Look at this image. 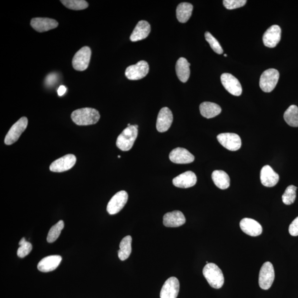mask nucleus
I'll return each instance as SVG.
<instances>
[{
  "label": "nucleus",
  "mask_w": 298,
  "mask_h": 298,
  "mask_svg": "<svg viewBox=\"0 0 298 298\" xmlns=\"http://www.w3.org/2000/svg\"><path fill=\"white\" fill-rule=\"evenodd\" d=\"M71 117L76 125L89 126L97 124L100 119V115L95 109L83 108L74 111Z\"/></svg>",
  "instance_id": "nucleus-1"
},
{
  "label": "nucleus",
  "mask_w": 298,
  "mask_h": 298,
  "mask_svg": "<svg viewBox=\"0 0 298 298\" xmlns=\"http://www.w3.org/2000/svg\"><path fill=\"white\" fill-rule=\"evenodd\" d=\"M203 274L212 288L219 289L223 287L224 283L223 272L215 263L207 264L203 269Z\"/></svg>",
  "instance_id": "nucleus-2"
},
{
  "label": "nucleus",
  "mask_w": 298,
  "mask_h": 298,
  "mask_svg": "<svg viewBox=\"0 0 298 298\" xmlns=\"http://www.w3.org/2000/svg\"><path fill=\"white\" fill-rule=\"evenodd\" d=\"M138 126L137 125L126 128L117 138L116 142L117 147L124 151L130 150L138 136Z\"/></svg>",
  "instance_id": "nucleus-3"
},
{
  "label": "nucleus",
  "mask_w": 298,
  "mask_h": 298,
  "mask_svg": "<svg viewBox=\"0 0 298 298\" xmlns=\"http://www.w3.org/2000/svg\"><path fill=\"white\" fill-rule=\"evenodd\" d=\"M280 73L274 69H269L262 73L259 80V86L264 92H271L276 87Z\"/></svg>",
  "instance_id": "nucleus-4"
},
{
  "label": "nucleus",
  "mask_w": 298,
  "mask_h": 298,
  "mask_svg": "<svg viewBox=\"0 0 298 298\" xmlns=\"http://www.w3.org/2000/svg\"><path fill=\"white\" fill-rule=\"evenodd\" d=\"M275 277L274 268L270 262H265L260 269L258 283L260 288L264 290L270 288Z\"/></svg>",
  "instance_id": "nucleus-5"
},
{
  "label": "nucleus",
  "mask_w": 298,
  "mask_h": 298,
  "mask_svg": "<svg viewBox=\"0 0 298 298\" xmlns=\"http://www.w3.org/2000/svg\"><path fill=\"white\" fill-rule=\"evenodd\" d=\"M91 57V49L87 46L83 47L74 56L72 62L73 68L80 72L86 70L90 62Z\"/></svg>",
  "instance_id": "nucleus-6"
},
{
  "label": "nucleus",
  "mask_w": 298,
  "mask_h": 298,
  "mask_svg": "<svg viewBox=\"0 0 298 298\" xmlns=\"http://www.w3.org/2000/svg\"><path fill=\"white\" fill-rule=\"evenodd\" d=\"M28 126V119L23 117L14 124L7 132L4 139V143L10 145L15 143L25 131Z\"/></svg>",
  "instance_id": "nucleus-7"
},
{
  "label": "nucleus",
  "mask_w": 298,
  "mask_h": 298,
  "mask_svg": "<svg viewBox=\"0 0 298 298\" xmlns=\"http://www.w3.org/2000/svg\"><path fill=\"white\" fill-rule=\"evenodd\" d=\"M149 72V66L146 61L141 60L135 65L128 66L126 70V77L130 80L144 78Z\"/></svg>",
  "instance_id": "nucleus-8"
},
{
  "label": "nucleus",
  "mask_w": 298,
  "mask_h": 298,
  "mask_svg": "<svg viewBox=\"0 0 298 298\" xmlns=\"http://www.w3.org/2000/svg\"><path fill=\"white\" fill-rule=\"evenodd\" d=\"M128 195L125 191L117 192L108 202L107 211L109 214L115 215L119 213L127 204Z\"/></svg>",
  "instance_id": "nucleus-9"
},
{
  "label": "nucleus",
  "mask_w": 298,
  "mask_h": 298,
  "mask_svg": "<svg viewBox=\"0 0 298 298\" xmlns=\"http://www.w3.org/2000/svg\"><path fill=\"white\" fill-rule=\"evenodd\" d=\"M77 162V158L73 154L64 156L52 163L50 166V170L52 172H62L68 171L73 168Z\"/></svg>",
  "instance_id": "nucleus-10"
},
{
  "label": "nucleus",
  "mask_w": 298,
  "mask_h": 298,
  "mask_svg": "<svg viewBox=\"0 0 298 298\" xmlns=\"http://www.w3.org/2000/svg\"><path fill=\"white\" fill-rule=\"evenodd\" d=\"M221 82L224 87L230 94L239 96L243 92L242 87L239 81L233 75L224 73L221 76Z\"/></svg>",
  "instance_id": "nucleus-11"
},
{
  "label": "nucleus",
  "mask_w": 298,
  "mask_h": 298,
  "mask_svg": "<svg viewBox=\"0 0 298 298\" xmlns=\"http://www.w3.org/2000/svg\"><path fill=\"white\" fill-rule=\"evenodd\" d=\"M219 143L230 151H237L241 146L240 137L235 133H221L217 136Z\"/></svg>",
  "instance_id": "nucleus-12"
},
{
  "label": "nucleus",
  "mask_w": 298,
  "mask_h": 298,
  "mask_svg": "<svg viewBox=\"0 0 298 298\" xmlns=\"http://www.w3.org/2000/svg\"><path fill=\"white\" fill-rule=\"evenodd\" d=\"M179 291V282L174 277H170L164 283L160 292V298H177Z\"/></svg>",
  "instance_id": "nucleus-13"
},
{
  "label": "nucleus",
  "mask_w": 298,
  "mask_h": 298,
  "mask_svg": "<svg viewBox=\"0 0 298 298\" xmlns=\"http://www.w3.org/2000/svg\"><path fill=\"white\" fill-rule=\"evenodd\" d=\"M281 39V29L278 25H273L269 27L263 36V44L269 48L276 47Z\"/></svg>",
  "instance_id": "nucleus-14"
},
{
  "label": "nucleus",
  "mask_w": 298,
  "mask_h": 298,
  "mask_svg": "<svg viewBox=\"0 0 298 298\" xmlns=\"http://www.w3.org/2000/svg\"><path fill=\"white\" fill-rule=\"evenodd\" d=\"M173 115L168 107L161 109L159 113L157 122V129L160 132L168 131L172 125Z\"/></svg>",
  "instance_id": "nucleus-15"
},
{
  "label": "nucleus",
  "mask_w": 298,
  "mask_h": 298,
  "mask_svg": "<svg viewBox=\"0 0 298 298\" xmlns=\"http://www.w3.org/2000/svg\"><path fill=\"white\" fill-rule=\"evenodd\" d=\"M169 158L172 163L178 164H190L195 160V157L190 151L182 148H177L172 150Z\"/></svg>",
  "instance_id": "nucleus-16"
},
{
  "label": "nucleus",
  "mask_w": 298,
  "mask_h": 298,
  "mask_svg": "<svg viewBox=\"0 0 298 298\" xmlns=\"http://www.w3.org/2000/svg\"><path fill=\"white\" fill-rule=\"evenodd\" d=\"M58 25L57 21L49 18H34L31 22V25L33 29L40 33L54 29Z\"/></svg>",
  "instance_id": "nucleus-17"
},
{
  "label": "nucleus",
  "mask_w": 298,
  "mask_h": 298,
  "mask_svg": "<svg viewBox=\"0 0 298 298\" xmlns=\"http://www.w3.org/2000/svg\"><path fill=\"white\" fill-rule=\"evenodd\" d=\"M279 175L269 165L264 166L260 173V179L263 185L267 187L275 186L279 181Z\"/></svg>",
  "instance_id": "nucleus-18"
},
{
  "label": "nucleus",
  "mask_w": 298,
  "mask_h": 298,
  "mask_svg": "<svg viewBox=\"0 0 298 298\" xmlns=\"http://www.w3.org/2000/svg\"><path fill=\"white\" fill-rule=\"evenodd\" d=\"M240 226L244 233L251 236H258L262 233V227L258 222L251 218H244L241 220Z\"/></svg>",
  "instance_id": "nucleus-19"
},
{
  "label": "nucleus",
  "mask_w": 298,
  "mask_h": 298,
  "mask_svg": "<svg viewBox=\"0 0 298 298\" xmlns=\"http://www.w3.org/2000/svg\"><path fill=\"white\" fill-rule=\"evenodd\" d=\"M197 178L195 173L188 171L178 175L173 178L172 183L174 186L181 188H188L195 185Z\"/></svg>",
  "instance_id": "nucleus-20"
},
{
  "label": "nucleus",
  "mask_w": 298,
  "mask_h": 298,
  "mask_svg": "<svg viewBox=\"0 0 298 298\" xmlns=\"http://www.w3.org/2000/svg\"><path fill=\"white\" fill-rule=\"evenodd\" d=\"M186 223L185 216L182 213L178 211L169 212L163 217V224L169 228H177Z\"/></svg>",
  "instance_id": "nucleus-21"
},
{
  "label": "nucleus",
  "mask_w": 298,
  "mask_h": 298,
  "mask_svg": "<svg viewBox=\"0 0 298 298\" xmlns=\"http://www.w3.org/2000/svg\"><path fill=\"white\" fill-rule=\"evenodd\" d=\"M62 260L59 255H51L42 259L38 264L37 268L42 272H49L55 270L59 266Z\"/></svg>",
  "instance_id": "nucleus-22"
},
{
  "label": "nucleus",
  "mask_w": 298,
  "mask_h": 298,
  "mask_svg": "<svg viewBox=\"0 0 298 298\" xmlns=\"http://www.w3.org/2000/svg\"><path fill=\"white\" fill-rule=\"evenodd\" d=\"M151 31V26L146 21H140L136 25L130 37L131 42L141 41L147 38Z\"/></svg>",
  "instance_id": "nucleus-23"
},
{
  "label": "nucleus",
  "mask_w": 298,
  "mask_h": 298,
  "mask_svg": "<svg viewBox=\"0 0 298 298\" xmlns=\"http://www.w3.org/2000/svg\"><path fill=\"white\" fill-rule=\"evenodd\" d=\"M190 63L184 58H179L176 63V72L177 77L180 81L185 83L190 76Z\"/></svg>",
  "instance_id": "nucleus-24"
},
{
  "label": "nucleus",
  "mask_w": 298,
  "mask_h": 298,
  "mask_svg": "<svg viewBox=\"0 0 298 298\" xmlns=\"http://www.w3.org/2000/svg\"><path fill=\"white\" fill-rule=\"evenodd\" d=\"M200 110L202 116L210 119L219 115L221 112V108L216 103L205 102L201 104Z\"/></svg>",
  "instance_id": "nucleus-25"
},
{
  "label": "nucleus",
  "mask_w": 298,
  "mask_h": 298,
  "mask_svg": "<svg viewBox=\"0 0 298 298\" xmlns=\"http://www.w3.org/2000/svg\"><path fill=\"white\" fill-rule=\"evenodd\" d=\"M212 178L215 186L221 190H226L230 186V179L229 175L222 170H215L213 171Z\"/></svg>",
  "instance_id": "nucleus-26"
},
{
  "label": "nucleus",
  "mask_w": 298,
  "mask_h": 298,
  "mask_svg": "<svg viewBox=\"0 0 298 298\" xmlns=\"http://www.w3.org/2000/svg\"><path fill=\"white\" fill-rule=\"evenodd\" d=\"M193 6L191 3L182 2L179 3L176 9V16L179 22H187L190 18L193 11Z\"/></svg>",
  "instance_id": "nucleus-27"
},
{
  "label": "nucleus",
  "mask_w": 298,
  "mask_h": 298,
  "mask_svg": "<svg viewBox=\"0 0 298 298\" xmlns=\"http://www.w3.org/2000/svg\"><path fill=\"white\" fill-rule=\"evenodd\" d=\"M132 238L130 236H127L121 241L120 250L118 251V257L121 261H125L128 258L131 253Z\"/></svg>",
  "instance_id": "nucleus-28"
},
{
  "label": "nucleus",
  "mask_w": 298,
  "mask_h": 298,
  "mask_svg": "<svg viewBox=\"0 0 298 298\" xmlns=\"http://www.w3.org/2000/svg\"><path fill=\"white\" fill-rule=\"evenodd\" d=\"M284 119L288 125L298 127V107L296 105H292L288 108L284 114Z\"/></svg>",
  "instance_id": "nucleus-29"
},
{
  "label": "nucleus",
  "mask_w": 298,
  "mask_h": 298,
  "mask_svg": "<svg viewBox=\"0 0 298 298\" xmlns=\"http://www.w3.org/2000/svg\"><path fill=\"white\" fill-rule=\"evenodd\" d=\"M64 228V222L60 220L57 223L53 225L50 228L48 236H47V241L49 243H53L59 237L61 231Z\"/></svg>",
  "instance_id": "nucleus-30"
},
{
  "label": "nucleus",
  "mask_w": 298,
  "mask_h": 298,
  "mask_svg": "<svg viewBox=\"0 0 298 298\" xmlns=\"http://www.w3.org/2000/svg\"><path fill=\"white\" fill-rule=\"evenodd\" d=\"M60 2L66 8L76 11L83 10L88 6L87 2L84 0H61Z\"/></svg>",
  "instance_id": "nucleus-31"
},
{
  "label": "nucleus",
  "mask_w": 298,
  "mask_h": 298,
  "mask_svg": "<svg viewBox=\"0 0 298 298\" xmlns=\"http://www.w3.org/2000/svg\"><path fill=\"white\" fill-rule=\"evenodd\" d=\"M297 187L291 185L288 186L282 196V201L284 204L291 205L295 202L296 199V191Z\"/></svg>",
  "instance_id": "nucleus-32"
},
{
  "label": "nucleus",
  "mask_w": 298,
  "mask_h": 298,
  "mask_svg": "<svg viewBox=\"0 0 298 298\" xmlns=\"http://www.w3.org/2000/svg\"><path fill=\"white\" fill-rule=\"evenodd\" d=\"M20 248L17 250V256L20 258H24L29 254L32 250V245L28 242L25 238H23L19 242Z\"/></svg>",
  "instance_id": "nucleus-33"
},
{
  "label": "nucleus",
  "mask_w": 298,
  "mask_h": 298,
  "mask_svg": "<svg viewBox=\"0 0 298 298\" xmlns=\"http://www.w3.org/2000/svg\"><path fill=\"white\" fill-rule=\"evenodd\" d=\"M205 39L208 43L210 44L211 48L216 53L218 54H223V49L221 48L219 42L217 41L215 38L213 36L210 32H206Z\"/></svg>",
  "instance_id": "nucleus-34"
},
{
  "label": "nucleus",
  "mask_w": 298,
  "mask_h": 298,
  "mask_svg": "<svg viewBox=\"0 0 298 298\" xmlns=\"http://www.w3.org/2000/svg\"><path fill=\"white\" fill-rule=\"evenodd\" d=\"M247 1L246 0H224V6L228 9H234L240 8L245 5Z\"/></svg>",
  "instance_id": "nucleus-35"
},
{
  "label": "nucleus",
  "mask_w": 298,
  "mask_h": 298,
  "mask_svg": "<svg viewBox=\"0 0 298 298\" xmlns=\"http://www.w3.org/2000/svg\"><path fill=\"white\" fill-rule=\"evenodd\" d=\"M289 232L293 236H298V216L292 221L290 225Z\"/></svg>",
  "instance_id": "nucleus-36"
},
{
  "label": "nucleus",
  "mask_w": 298,
  "mask_h": 298,
  "mask_svg": "<svg viewBox=\"0 0 298 298\" xmlns=\"http://www.w3.org/2000/svg\"><path fill=\"white\" fill-rule=\"evenodd\" d=\"M56 75L55 74H50L46 78V84L48 85H52L55 84L56 81Z\"/></svg>",
  "instance_id": "nucleus-37"
},
{
  "label": "nucleus",
  "mask_w": 298,
  "mask_h": 298,
  "mask_svg": "<svg viewBox=\"0 0 298 298\" xmlns=\"http://www.w3.org/2000/svg\"><path fill=\"white\" fill-rule=\"evenodd\" d=\"M66 91V88L65 87V86H63V85H61V86H60L58 89V95L60 96H63V94L65 93Z\"/></svg>",
  "instance_id": "nucleus-38"
},
{
  "label": "nucleus",
  "mask_w": 298,
  "mask_h": 298,
  "mask_svg": "<svg viewBox=\"0 0 298 298\" xmlns=\"http://www.w3.org/2000/svg\"><path fill=\"white\" fill-rule=\"evenodd\" d=\"M118 158H121V156L120 155L118 156Z\"/></svg>",
  "instance_id": "nucleus-39"
},
{
  "label": "nucleus",
  "mask_w": 298,
  "mask_h": 298,
  "mask_svg": "<svg viewBox=\"0 0 298 298\" xmlns=\"http://www.w3.org/2000/svg\"><path fill=\"white\" fill-rule=\"evenodd\" d=\"M225 57H227V54L224 55Z\"/></svg>",
  "instance_id": "nucleus-40"
}]
</instances>
